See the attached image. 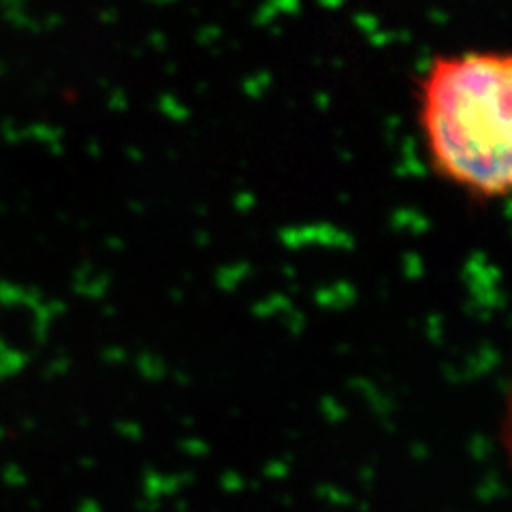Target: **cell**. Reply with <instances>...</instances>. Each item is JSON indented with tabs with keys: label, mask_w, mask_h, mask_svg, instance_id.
Instances as JSON below:
<instances>
[{
	"label": "cell",
	"mask_w": 512,
	"mask_h": 512,
	"mask_svg": "<svg viewBox=\"0 0 512 512\" xmlns=\"http://www.w3.org/2000/svg\"><path fill=\"white\" fill-rule=\"evenodd\" d=\"M436 175L480 201L512 197V50L436 56L416 88Z\"/></svg>",
	"instance_id": "obj_1"
},
{
	"label": "cell",
	"mask_w": 512,
	"mask_h": 512,
	"mask_svg": "<svg viewBox=\"0 0 512 512\" xmlns=\"http://www.w3.org/2000/svg\"><path fill=\"white\" fill-rule=\"evenodd\" d=\"M502 438H504V446L508 451V457L512 461V389H510V402L506 408V419H504V427H502Z\"/></svg>",
	"instance_id": "obj_2"
}]
</instances>
